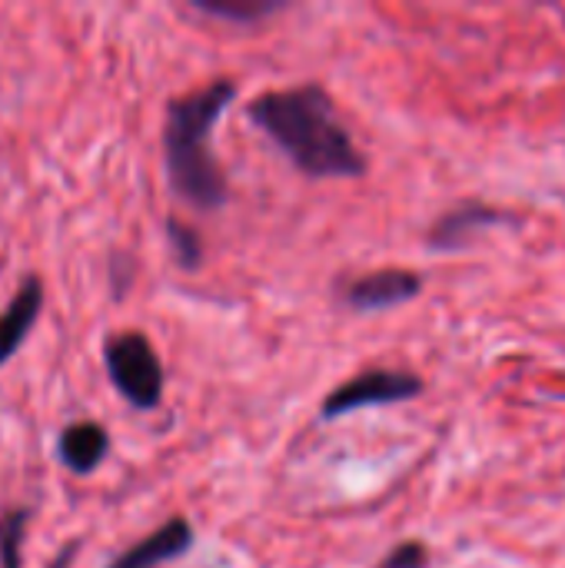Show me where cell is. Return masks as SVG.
Here are the masks:
<instances>
[{"mask_svg":"<svg viewBox=\"0 0 565 568\" xmlns=\"http://www.w3.org/2000/svg\"><path fill=\"white\" fill-rule=\"evenodd\" d=\"M110 453V433L100 423H70L57 439V456L73 476H90Z\"/></svg>","mask_w":565,"mask_h":568,"instance_id":"obj_8","label":"cell"},{"mask_svg":"<svg viewBox=\"0 0 565 568\" xmlns=\"http://www.w3.org/2000/svg\"><path fill=\"white\" fill-rule=\"evenodd\" d=\"M430 566V556H426V549L420 546V542H403V546H396L383 562L376 568H426Z\"/></svg>","mask_w":565,"mask_h":568,"instance_id":"obj_13","label":"cell"},{"mask_svg":"<svg viewBox=\"0 0 565 568\" xmlns=\"http://www.w3.org/2000/svg\"><path fill=\"white\" fill-rule=\"evenodd\" d=\"M193 7H200V10H206L213 17L233 20V23H253V20H263L266 13H273L283 3L280 0H193Z\"/></svg>","mask_w":565,"mask_h":568,"instance_id":"obj_11","label":"cell"},{"mask_svg":"<svg viewBox=\"0 0 565 568\" xmlns=\"http://www.w3.org/2000/svg\"><path fill=\"white\" fill-rule=\"evenodd\" d=\"M190 546H193V529L186 519L176 516V519L163 523L153 536H147L143 542H137L133 549L117 556L110 568H160L180 559L183 552H190Z\"/></svg>","mask_w":565,"mask_h":568,"instance_id":"obj_6","label":"cell"},{"mask_svg":"<svg viewBox=\"0 0 565 568\" xmlns=\"http://www.w3.org/2000/svg\"><path fill=\"white\" fill-rule=\"evenodd\" d=\"M420 290H423L420 276L410 270H376V273L353 280L343 296L360 313H380V310H393L400 303L416 300Z\"/></svg>","mask_w":565,"mask_h":568,"instance_id":"obj_5","label":"cell"},{"mask_svg":"<svg viewBox=\"0 0 565 568\" xmlns=\"http://www.w3.org/2000/svg\"><path fill=\"white\" fill-rule=\"evenodd\" d=\"M77 549H80V542H70V546H63L60 549V556L50 562V568H70L73 566V556H77Z\"/></svg>","mask_w":565,"mask_h":568,"instance_id":"obj_14","label":"cell"},{"mask_svg":"<svg viewBox=\"0 0 565 568\" xmlns=\"http://www.w3.org/2000/svg\"><path fill=\"white\" fill-rule=\"evenodd\" d=\"M233 97L236 87L230 80H213L210 87L173 100L167 110V176L170 186L196 210H220L226 203V176L210 150V133Z\"/></svg>","mask_w":565,"mask_h":568,"instance_id":"obj_2","label":"cell"},{"mask_svg":"<svg viewBox=\"0 0 565 568\" xmlns=\"http://www.w3.org/2000/svg\"><path fill=\"white\" fill-rule=\"evenodd\" d=\"M40 306H43V283L37 276H23V283L13 293L10 306L0 313V366L30 336V329H33V323L40 316Z\"/></svg>","mask_w":565,"mask_h":568,"instance_id":"obj_7","label":"cell"},{"mask_svg":"<svg viewBox=\"0 0 565 568\" xmlns=\"http://www.w3.org/2000/svg\"><path fill=\"white\" fill-rule=\"evenodd\" d=\"M107 373L117 393L137 409H157L163 396V366L143 333H117L103 346Z\"/></svg>","mask_w":565,"mask_h":568,"instance_id":"obj_3","label":"cell"},{"mask_svg":"<svg viewBox=\"0 0 565 568\" xmlns=\"http://www.w3.org/2000/svg\"><path fill=\"white\" fill-rule=\"evenodd\" d=\"M420 393H423V383L413 373L370 369V373H360L356 379L343 383L340 389H333L323 399V419H340V416H350L360 409L406 403V399H416Z\"/></svg>","mask_w":565,"mask_h":568,"instance_id":"obj_4","label":"cell"},{"mask_svg":"<svg viewBox=\"0 0 565 568\" xmlns=\"http://www.w3.org/2000/svg\"><path fill=\"white\" fill-rule=\"evenodd\" d=\"M506 216L500 210H490V206H463V210H453L446 213L433 233H430V246L433 250H453V246H463L476 230H486V226H496L503 223Z\"/></svg>","mask_w":565,"mask_h":568,"instance_id":"obj_9","label":"cell"},{"mask_svg":"<svg viewBox=\"0 0 565 568\" xmlns=\"http://www.w3.org/2000/svg\"><path fill=\"white\" fill-rule=\"evenodd\" d=\"M167 236H170V246L176 253V263L183 270H196L200 263V240L190 226H183L180 220H167Z\"/></svg>","mask_w":565,"mask_h":568,"instance_id":"obj_12","label":"cell"},{"mask_svg":"<svg viewBox=\"0 0 565 568\" xmlns=\"http://www.w3.org/2000/svg\"><path fill=\"white\" fill-rule=\"evenodd\" d=\"M33 509H3L0 513V568H23V539Z\"/></svg>","mask_w":565,"mask_h":568,"instance_id":"obj_10","label":"cell"},{"mask_svg":"<svg viewBox=\"0 0 565 568\" xmlns=\"http://www.w3.org/2000/svg\"><path fill=\"white\" fill-rule=\"evenodd\" d=\"M250 120L293 160L296 170L316 180L363 176L366 156L340 123L326 90L306 83L263 93L250 103Z\"/></svg>","mask_w":565,"mask_h":568,"instance_id":"obj_1","label":"cell"}]
</instances>
